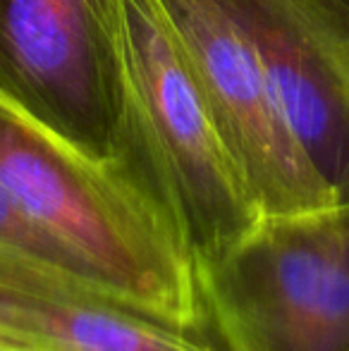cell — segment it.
<instances>
[{"label":"cell","mask_w":349,"mask_h":351,"mask_svg":"<svg viewBox=\"0 0 349 351\" xmlns=\"http://www.w3.org/2000/svg\"><path fill=\"white\" fill-rule=\"evenodd\" d=\"M0 184L96 289L170 330L213 337L194 258L165 210L5 101Z\"/></svg>","instance_id":"1"},{"label":"cell","mask_w":349,"mask_h":351,"mask_svg":"<svg viewBox=\"0 0 349 351\" xmlns=\"http://www.w3.org/2000/svg\"><path fill=\"white\" fill-rule=\"evenodd\" d=\"M0 101L149 194L125 0H0Z\"/></svg>","instance_id":"2"},{"label":"cell","mask_w":349,"mask_h":351,"mask_svg":"<svg viewBox=\"0 0 349 351\" xmlns=\"http://www.w3.org/2000/svg\"><path fill=\"white\" fill-rule=\"evenodd\" d=\"M125 46L146 189L173 220L194 265L213 261L263 215L215 130L158 0H125Z\"/></svg>","instance_id":"3"},{"label":"cell","mask_w":349,"mask_h":351,"mask_svg":"<svg viewBox=\"0 0 349 351\" xmlns=\"http://www.w3.org/2000/svg\"><path fill=\"white\" fill-rule=\"evenodd\" d=\"M196 282L223 351H349V204L261 217Z\"/></svg>","instance_id":"4"},{"label":"cell","mask_w":349,"mask_h":351,"mask_svg":"<svg viewBox=\"0 0 349 351\" xmlns=\"http://www.w3.org/2000/svg\"><path fill=\"white\" fill-rule=\"evenodd\" d=\"M158 8L261 215L335 204L280 112L237 0H158Z\"/></svg>","instance_id":"5"},{"label":"cell","mask_w":349,"mask_h":351,"mask_svg":"<svg viewBox=\"0 0 349 351\" xmlns=\"http://www.w3.org/2000/svg\"><path fill=\"white\" fill-rule=\"evenodd\" d=\"M280 112L335 204H349V3L237 0Z\"/></svg>","instance_id":"6"},{"label":"cell","mask_w":349,"mask_h":351,"mask_svg":"<svg viewBox=\"0 0 349 351\" xmlns=\"http://www.w3.org/2000/svg\"><path fill=\"white\" fill-rule=\"evenodd\" d=\"M0 256L88 282L75 265V261L19 210V206L3 189V184H0Z\"/></svg>","instance_id":"7"},{"label":"cell","mask_w":349,"mask_h":351,"mask_svg":"<svg viewBox=\"0 0 349 351\" xmlns=\"http://www.w3.org/2000/svg\"><path fill=\"white\" fill-rule=\"evenodd\" d=\"M0 351H53V349L41 347V344L27 339L24 335L0 325Z\"/></svg>","instance_id":"8"},{"label":"cell","mask_w":349,"mask_h":351,"mask_svg":"<svg viewBox=\"0 0 349 351\" xmlns=\"http://www.w3.org/2000/svg\"><path fill=\"white\" fill-rule=\"evenodd\" d=\"M347 3H349V0H347Z\"/></svg>","instance_id":"9"}]
</instances>
